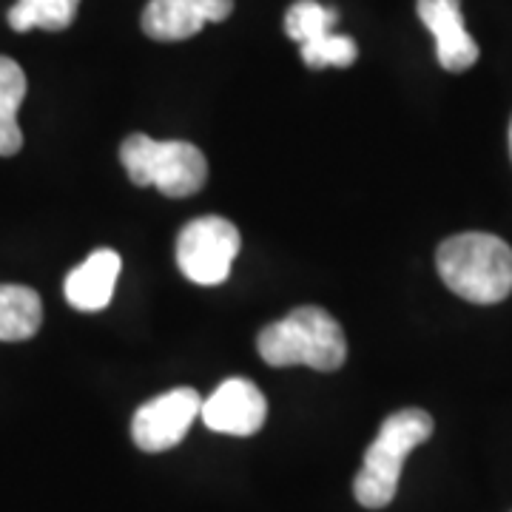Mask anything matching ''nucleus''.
Listing matches in <instances>:
<instances>
[{"label": "nucleus", "instance_id": "obj_6", "mask_svg": "<svg viewBox=\"0 0 512 512\" xmlns=\"http://www.w3.org/2000/svg\"><path fill=\"white\" fill-rule=\"evenodd\" d=\"M339 20L336 9L322 6L319 0H296L285 15V32L299 43V55L308 69H348L356 63L359 46L348 35L333 32Z\"/></svg>", "mask_w": 512, "mask_h": 512}, {"label": "nucleus", "instance_id": "obj_15", "mask_svg": "<svg viewBox=\"0 0 512 512\" xmlns=\"http://www.w3.org/2000/svg\"><path fill=\"white\" fill-rule=\"evenodd\" d=\"M510 151H512V126H510Z\"/></svg>", "mask_w": 512, "mask_h": 512}, {"label": "nucleus", "instance_id": "obj_8", "mask_svg": "<svg viewBox=\"0 0 512 512\" xmlns=\"http://www.w3.org/2000/svg\"><path fill=\"white\" fill-rule=\"evenodd\" d=\"M268 416V402L251 379H225V382L202 402L200 419L208 430L225 436H254L262 430Z\"/></svg>", "mask_w": 512, "mask_h": 512}, {"label": "nucleus", "instance_id": "obj_9", "mask_svg": "<svg viewBox=\"0 0 512 512\" xmlns=\"http://www.w3.org/2000/svg\"><path fill=\"white\" fill-rule=\"evenodd\" d=\"M234 12V0H148L143 32L151 40H188L208 23H222Z\"/></svg>", "mask_w": 512, "mask_h": 512}, {"label": "nucleus", "instance_id": "obj_3", "mask_svg": "<svg viewBox=\"0 0 512 512\" xmlns=\"http://www.w3.org/2000/svg\"><path fill=\"white\" fill-rule=\"evenodd\" d=\"M433 436V416L419 407H407L393 416H387L379 436L367 447L362 473L353 481L356 501L367 510L387 507L396 490L407 456Z\"/></svg>", "mask_w": 512, "mask_h": 512}, {"label": "nucleus", "instance_id": "obj_7", "mask_svg": "<svg viewBox=\"0 0 512 512\" xmlns=\"http://www.w3.org/2000/svg\"><path fill=\"white\" fill-rule=\"evenodd\" d=\"M200 407L202 399L194 387H174L134 413L131 439L143 453H165L188 436Z\"/></svg>", "mask_w": 512, "mask_h": 512}, {"label": "nucleus", "instance_id": "obj_11", "mask_svg": "<svg viewBox=\"0 0 512 512\" xmlns=\"http://www.w3.org/2000/svg\"><path fill=\"white\" fill-rule=\"evenodd\" d=\"M123 268V259L111 248H100L94 251L83 265H77L72 274L66 276V299L77 311H103L114 296V285Z\"/></svg>", "mask_w": 512, "mask_h": 512}, {"label": "nucleus", "instance_id": "obj_2", "mask_svg": "<svg viewBox=\"0 0 512 512\" xmlns=\"http://www.w3.org/2000/svg\"><path fill=\"white\" fill-rule=\"evenodd\" d=\"M436 268L441 282L473 305H495L512 293V248L493 234L470 231L444 239Z\"/></svg>", "mask_w": 512, "mask_h": 512}, {"label": "nucleus", "instance_id": "obj_10", "mask_svg": "<svg viewBox=\"0 0 512 512\" xmlns=\"http://www.w3.org/2000/svg\"><path fill=\"white\" fill-rule=\"evenodd\" d=\"M421 23L436 40V57L447 72H467L478 60V43L461 18V0H416Z\"/></svg>", "mask_w": 512, "mask_h": 512}, {"label": "nucleus", "instance_id": "obj_1", "mask_svg": "<svg viewBox=\"0 0 512 512\" xmlns=\"http://www.w3.org/2000/svg\"><path fill=\"white\" fill-rule=\"evenodd\" d=\"M256 350L271 367L305 365L319 373L339 370L348 359L342 325L316 305L293 308L285 319L259 330Z\"/></svg>", "mask_w": 512, "mask_h": 512}, {"label": "nucleus", "instance_id": "obj_13", "mask_svg": "<svg viewBox=\"0 0 512 512\" xmlns=\"http://www.w3.org/2000/svg\"><path fill=\"white\" fill-rule=\"evenodd\" d=\"M26 97V74L12 57H0V157H15L23 148L18 109Z\"/></svg>", "mask_w": 512, "mask_h": 512}, {"label": "nucleus", "instance_id": "obj_5", "mask_svg": "<svg viewBox=\"0 0 512 512\" xmlns=\"http://www.w3.org/2000/svg\"><path fill=\"white\" fill-rule=\"evenodd\" d=\"M242 248L239 228L225 217L191 220L177 237V265L194 285H222Z\"/></svg>", "mask_w": 512, "mask_h": 512}, {"label": "nucleus", "instance_id": "obj_12", "mask_svg": "<svg viewBox=\"0 0 512 512\" xmlns=\"http://www.w3.org/2000/svg\"><path fill=\"white\" fill-rule=\"evenodd\" d=\"M43 322V302L26 285H0V342H26Z\"/></svg>", "mask_w": 512, "mask_h": 512}, {"label": "nucleus", "instance_id": "obj_4", "mask_svg": "<svg viewBox=\"0 0 512 512\" xmlns=\"http://www.w3.org/2000/svg\"><path fill=\"white\" fill-rule=\"evenodd\" d=\"M120 163L134 185H154L165 197H191L208 180V160L194 143L131 134L120 146Z\"/></svg>", "mask_w": 512, "mask_h": 512}, {"label": "nucleus", "instance_id": "obj_14", "mask_svg": "<svg viewBox=\"0 0 512 512\" xmlns=\"http://www.w3.org/2000/svg\"><path fill=\"white\" fill-rule=\"evenodd\" d=\"M80 0H18L9 9V26L15 32L29 29H46V32H63L77 18Z\"/></svg>", "mask_w": 512, "mask_h": 512}]
</instances>
